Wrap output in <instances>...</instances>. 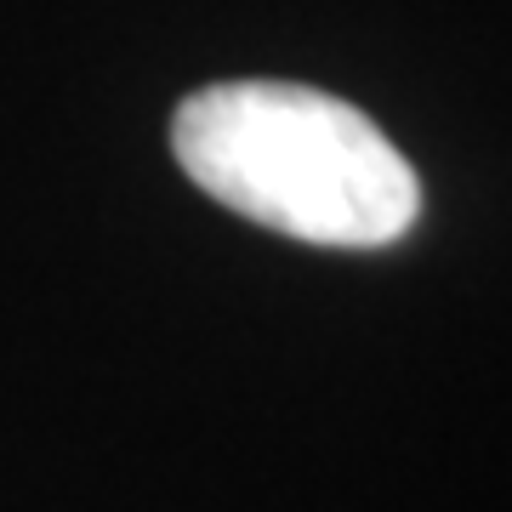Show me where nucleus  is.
<instances>
[{
    "label": "nucleus",
    "instance_id": "obj_1",
    "mask_svg": "<svg viewBox=\"0 0 512 512\" xmlns=\"http://www.w3.org/2000/svg\"><path fill=\"white\" fill-rule=\"evenodd\" d=\"M183 177L256 228L382 251L421 217V183L365 109L296 80H222L171 120Z\"/></svg>",
    "mask_w": 512,
    "mask_h": 512
}]
</instances>
